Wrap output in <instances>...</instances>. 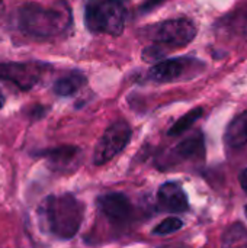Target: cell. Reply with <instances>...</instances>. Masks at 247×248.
Here are the masks:
<instances>
[{
    "instance_id": "1",
    "label": "cell",
    "mask_w": 247,
    "mask_h": 248,
    "mask_svg": "<svg viewBox=\"0 0 247 248\" xmlns=\"http://www.w3.org/2000/svg\"><path fill=\"white\" fill-rule=\"evenodd\" d=\"M83 211L82 202L73 195H52L42 201L38 208V217L45 232L61 240H70L80 230Z\"/></svg>"
},
{
    "instance_id": "2",
    "label": "cell",
    "mask_w": 247,
    "mask_h": 248,
    "mask_svg": "<svg viewBox=\"0 0 247 248\" xmlns=\"http://www.w3.org/2000/svg\"><path fill=\"white\" fill-rule=\"evenodd\" d=\"M71 23V13L66 4L44 7L28 3L19 10V26L28 35L36 38H51L66 31Z\"/></svg>"
},
{
    "instance_id": "3",
    "label": "cell",
    "mask_w": 247,
    "mask_h": 248,
    "mask_svg": "<svg viewBox=\"0 0 247 248\" xmlns=\"http://www.w3.org/2000/svg\"><path fill=\"white\" fill-rule=\"evenodd\" d=\"M125 6L121 0H89L84 7L86 28L93 33L118 36L125 26Z\"/></svg>"
},
{
    "instance_id": "4",
    "label": "cell",
    "mask_w": 247,
    "mask_h": 248,
    "mask_svg": "<svg viewBox=\"0 0 247 248\" xmlns=\"http://www.w3.org/2000/svg\"><path fill=\"white\" fill-rule=\"evenodd\" d=\"M204 68V61H199L197 58L179 57L159 61L148 70V77L157 83L185 81L191 80L192 77H197Z\"/></svg>"
},
{
    "instance_id": "5",
    "label": "cell",
    "mask_w": 247,
    "mask_h": 248,
    "mask_svg": "<svg viewBox=\"0 0 247 248\" xmlns=\"http://www.w3.org/2000/svg\"><path fill=\"white\" fill-rule=\"evenodd\" d=\"M150 38L166 46H185L194 41L197 26L186 17L170 19L154 26H150Z\"/></svg>"
},
{
    "instance_id": "6",
    "label": "cell",
    "mask_w": 247,
    "mask_h": 248,
    "mask_svg": "<svg viewBox=\"0 0 247 248\" xmlns=\"http://www.w3.org/2000/svg\"><path fill=\"white\" fill-rule=\"evenodd\" d=\"M131 126L125 121H116L112 124L105 131L95 148L93 163L96 166H102L118 155L131 140Z\"/></svg>"
},
{
    "instance_id": "7",
    "label": "cell",
    "mask_w": 247,
    "mask_h": 248,
    "mask_svg": "<svg viewBox=\"0 0 247 248\" xmlns=\"http://www.w3.org/2000/svg\"><path fill=\"white\" fill-rule=\"evenodd\" d=\"M99 211L112 222H124L130 219L132 206L130 199L122 193H106L98 199Z\"/></svg>"
},
{
    "instance_id": "8",
    "label": "cell",
    "mask_w": 247,
    "mask_h": 248,
    "mask_svg": "<svg viewBox=\"0 0 247 248\" xmlns=\"http://www.w3.org/2000/svg\"><path fill=\"white\" fill-rule=\"evenodd\" d=\"M157 203L160 209L167 211V212H185L188 209V198L182 189L181 185L178 183H165L160 186L157 192Z\"/></svg>"
},
{
    "instance_id": "9",
    "label": "cell",
    "mask_w": 247,
    "mask_h": 248,
    "mask_svg": "<svg viewBox=\"0 0 247 248\" xmlns=\"http://www.w3.org/2000/svg\"><path fill=\"white\" fill-rule=\"evenodd\" d=\"M0 68L3 70L0 77L15 81L22 89L32 87L41 76V65L38 64H9L0 65Z\"/></svg>"
},
{
    "instance_id": "10",
    "label": "cell",
    "mask_w": 247,
    "mask_h": 248,
    "mask_svg": "<svg viewBox=\"0 0 247 248\" xmlns=\"http://www.w3.org/2000/svg\"><path fill=\"white\" fill-rule=\"evenodd\" d=\"M226 144L231 148H240L247 144V112L234 118L224 135Z\"/></svg>"
},
{
    "instance_id": "11",
    "label": "cell",
    "mask_w": 247,
    "mask_h": 248,
    "mask_svg": "<svg viewBox=\"0 0 247 248\" xmlns=\"http://www.w3.org/2000/svg\"><path fill=\"white\" fill-rule=\"evenodd\" d=\"M84 84H86L84 74H82L79 71H74V73H70V74L61 77V78H58L54 83V92L58 96L67 97V96H71L76 92H79Z\"/></svg>"
},
{
    "instance_id": "12",
    "label": "cell",
    "mask_w": 247,
    "mask_h": 248,
    "mask_svg": "<svg viewBox=\"0 0 247 248\" xmlns=\"http://www.w3.org/2000/svg\"><path fill=\"white\" fill-rule=\"evenodd\" d=\"M202 153H204V141H202V135L201 134L189 137L188 140L182 141L175 148V154H178L179 158L199 157V154H202Z\"/></svg>"
},
{
    "instance_id": "13",
    "label": "cell",
    "mask_w": 247,
    "mask_h": 248,
    "mask_svg": "<svg viewBox=\"0 0 247 248\" xmlns=\"http://www.w3.org/2000/svg\"><path fill=\"white\" fill-rule=\"evenodd\" d=\"M79 153H80V150L77 147L66 145V147H60V148L47 151L45 157H48L52 161V164H55V166H67L77 157Z\"/></svg>"
},
{
    "instance_id": "14",
    "label": "cell",
    "mask_w": 247,
    "mask_h": 248,
    "mask_svg": "<svg viewBox=\"0 0 247 248\" xmlns=\"http://www.w3.org/2000/svg\"><path fill=\"white\" fill-rule=\"evenodd\" d=\"M202 115V108H195L194 110H191L189 113H186L185 116H182L170 129H169V135L170 137H175V135H179L182 132H185L188 128H191L195 121Z\"/></svg>"
},
{
    "instance_id": "15",
    "label": "cell",
    "mask_w": 247,
    "mask_h": 248,
    "mask_svg": "<svg viewBox=\"0 0 247 248\" xmlns=\"http://www.w3.org/2000/svg\"><path fill=\"white\" fill-rule=\"evenodd\" d=\"M183 222L179 219V218H175V217H170L165 221H162L154 230H153V234L156 235H169V234H173L176 231H179L182 228Z\"/></svg>"
},
{
    "instance_id": "16",
    "label": "cell",
    "mask_w": 247,
    "mask_h": 248,
    "mask_svg": "<svg viewBox=\"0 0 247 248\" xmlns=\"http://www.w3.org/2000/svg\"><path fill=\"white\" fill-rule=\"evenodd\" d=\"M239 238L247 240V231H245L239 224H236L224 234V246H239Z\"/></svg>"
},
{
    "instance_id": "17",
    "label": "cell",
    "mask_w": 247,
    "mask_h": 248,
    "mask_svg": "<svg viewBox=\"0 0 247 248\" xmlns=\"http://www.w3.org/2000/svg\"><path fill=\"white\" fill-rule=\"evenodd\" d=\"M167 51L165 49L163 45L157 44V45H151V46H147L144 51H143V60L146 62H159L163 55L166 54Z\"/></svg>"
},
{
    "instance_id": "18",
    "label": "cell",
    "mask_w": 247,
    "mask_h": 248,
    "mask_svg": "<svg viewBox=\"0 0 247 248\" xmlns=\"http://www.w3.org/2000/svg\"><path fill=\"white\" fill-rule=\"evenodd\" d=\"M162 1H163V0H147V1L143 4L141 12H150V10H153L156 6H159Z\"/></svg>"
},
{
    "instance_id": "19",
    "label": "cell",
    "mask_w": 247,
    "mask_h": 248,
    "mask_svg": "<svg viewBox=\"0 0 247 248\" xmlns=\"http://www.w3.org/2000/svg\"><path fill=\"white\" fill-rule=\"evenodd\" d=\"M239 180H240V185H242L243 190H245V192H247V169L242 171V174H240Z\"/></svg>"
},
{
    "instance_id": "20",
    "label": "cell",
    "mask_w": 247,
    "mask_h": 248,
    "mask_svg": "<svg viewBox=\"0 0 247 248\" xmlns=\"http://www.w3.org/2000/svg\"><path fill=\"white\" fill-rule=\"evenodd\" d=\"M4 106V94L1 93V90H0V109Z\"/></svg>"
},
{
    "instance_id": "21",
    "label": "cell",
    "mask_w": 247,
    "mask_h": 248,
    "mask_svg": "<svg viewBox=\"0 0 247 248\" xmlns=\"http://www.w3.org/2000/svg\"><path fill=\"white\" fill-rule=\"evenodd\" d=\"M1 10H3V1L0 0V13H1Z\"/></svg>"
},
{
    "instance_id": "22",
    "label": "cell",
    "mask_w": 247,
    "mask_h": 248,
    "mask_svg": "<svg viewBox=\"0 0 247 248\" xmlns=\"http://www.w3.org/2000/svg\"><path fill=\"white\" fill-rule=\"evenodd\" d=\"M246 217H247V206H246Z\"/></svg>"
}]
</instances>
